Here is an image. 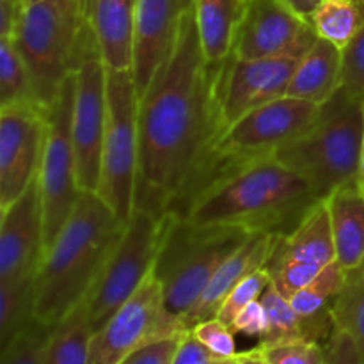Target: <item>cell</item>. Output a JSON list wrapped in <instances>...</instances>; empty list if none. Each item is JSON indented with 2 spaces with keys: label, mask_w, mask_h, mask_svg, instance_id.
<instances>
[{
  "label": "cell",
  "mask_w": 364,
  "mask_h": 364,
  "mask_svg": "<svg viewBox=\"0 0 364 364\" xmlns=\"http://www.w3.org/2000/svg\"><path fill=\"white\" fill-rule=\"evenodd\" d=\"M237 364H269V363L265 361V358H263V354L259 352V348L256 347L249 352H242L240 361Z\"/></svg>",
  "instance_id": "60d3db41"
},
{
  "label": "cell",
  "mask_w": 364,
  "mask_h": 364,
  "mask_svg": "<svg viewBox=\"0 0 364 364\" xmlns=\"http://www.w3.org/2000/svg\"><path fill=\"white\" fill-rule=\"evenodd\" d=\"M84 7L107 70H132L137 0H84Z\"/></svg>",
  "instance_id": "d6986e66"
},
{
  "label": "cell",
  "mask_w": 364,
  "mask_h": 364,
  "mask_svg": "<svg viewBox=\"0 0 364 364\" xmlns=\"http://www.w3.org/2000/svg\"><path fill=\"white\" fill-rule=\"evenodd\" d=\"M269 364H326V345L316 341L258 347Z\"/></svg>",
  "instance_id": "d6a6232c"
},
{
  "label": "cell",
  "mask_w": 364,
  "mask_h": 364,
  "mask_svg": "<svg viewBox=\"0 0 364 364\" xmlns=\"http://www.w3.org/2000/svg\"><path fill=\"white\" fill-rule=\"evenodd\" d=\"M91 336L92 329L84 299L52 329L46 364H89Z\"/></svg>",
  "instance_id": "cb8c5ba5"
},
{
  "label": "cell",
  "mask_w": 364,
  "mask_h": 364,
  "mask_svg": "<svg viewBox=\"0 0 364 364\" xmlns=\"http://www.w3.org/2000/svg\"><path fill=\"white\" fill-rule=\"evenodd\" d=\"M75 103V73L66 78L59 96L50 107L45 151L38 173L43 205L45 252L55 242L77 206L82 191L77 183L71 119Z\"/></svg>",
  "instance_id": "9c48e42d"
},
{
  "label": "cell",
  "mask_w": 364,
  "mask_h": 364,
  "mask_svg": "<svg viewBox=\"0 0 364 364\" xmlns=\"http://www.w3.org/2000/svg\"><path fill=\"white\" fill-rule=\"evenodd\" d=\"M220 355H215L212 350L205 347L194 334L188 331L180 341L173 364H217Z\"/></svg>",
  "instance_id": "8d00e7d4"
},
{
  "label": "cell",
  "mask_w": 364,
  "mask_h": 364,
  "mask_svg": "<svg viewBox=\"0 0 364 364\" xmlns=\"http://www.w3.org/2000/svg\"><path fill=\"white\" fill-rule=\"evenodd\" d=\"M164 217L135 208L85 295L89 323L98 331L151 274L162 238Z\"/></svg>",
  "instance_id": "ba28073f"
},
{
  "label": "cell",
  "mask_w": 364,
  "mask_h": 364,
  "mask_svg": "<svg viewBox=\"0 0 364 364\" xmlns=\"http://www.w3.org/2000/svg\"><path fill=\"white\" fill-rule=\"evenodd\" d=\"M107 117V66L100 52L75 70V103L71 119L77 183L82 192L98 191Z\"/></svg>",
  "instance_id": "4fadbf2b"
},
{
  "label": "cell",
  "mask_w": 364,
  "mask_h": 364,
  "mask_svg": "<svg viewBox=\"0 0 364 364\" xmlns=\"http://www.w3.org/2000/svg\"><path fill=\"white\" fill-rule=\"evenodd\" d=\"M187 333L153 341V343L132 352V354L128 355V358H124L119 364H173L174 355H176L178 347H180L181 338Z\"/></svg>",
  "instance_id": "e575fe53"
},
{
  "label": "cell",
  "mask_w": 364,
  "mask_h": 364,
  "mask_svg": "<svg viewBox=\"0 0 364 364\" xmlns=\"http://www.w3.org/2000/svg\"><path fill=\"white\" fill-rule=\"evenodd\" d=\"M283 2L287 4L288 7H291L295 13H299L301 16H304L306 20L311 21L313 13H315L316 7L320 6L322 0H283Z\"/></svg>",
  "instance_id": "ab89813d"
},
{
  "label": "cell",
  "mask_w": 364,
  "mask_h": 364,
  "mask_svg": "<svg viewBox=\"0 0 364 364\" xmlns=\"http://www.w3.org/2000/svg\"><path fill=\"white\" fill-rule=\"evenodd\" d=\"M245 0H194L196 25L208 63H220L233 52Z\"/></svg>",
  "instance_id": "603a6c76"
},
{
  "label": "cell",
  "mask_w": 364,
  "mask_h": 364,
  "mask_svg": "<svg viewBox=\"0 0 364 364\" xmlns=\"http://www.w3.org/2000/svg\"><path fill=\"white\" fill-rule=\"evenodd\" d=\"M191 333L215 355L233 358L238 354L237 345H235V333L219 318L205 320V322L198 323Z\"/></svg>",
  "instance_id": "836d02e7"
},
{
  "label": "cell",
  "mask_w": 364,
  "mask_h": 364,
  "mask_svg": "<svg viewBox=\"0 0 364 364\" xmlns=\"http://www.w3.org/2000/svg\"><path fill=\"white\" fill-rule=\"evenodd\" d=\"M340 87L341 50L318 38L295 66L287 96L322 105Z\"/></svg>",
  "instance_id": "ffe728a7"
},
{
  "label": "cell",
  "mask_w": 364,
  "mask_h": 364,
  "mask_svg": "<svg viewBox=\"0 0 364 364\" xmlns=\"http://www.w3.org/2000/svg\"><path fill=\"white\" fill-rule=\"evenodd\" d=\"M309 185L274 155L230 171L203 188L180 219L287 237L316 206Z\"/></svg>",
  "instance_id": "7a4b0ae2"
},
{
  "label": "cell",
  "mask_w": 364,
  "mask_h": 364,
  "mask_svg": "<svg viewBox=\"0 0 364 364\" xmlns=\"http://www.w3.org/2000/svg\"><path fill=\"white\" fill-rule=\"evenodd\" d=\"M192 0H137L134 34V75L139 100L169 57L181 18Z\"/></svg>",
  "instance_id": "e0dca14e"
},
{
  "label": "cell",
  "mask_w": 364,
  "mask_h": 364,
  "mask_svg": "<svg viewBox=\"0 0 364 364\" xmlns=\"http://www.w3.org/2000/svg\"><path fill=\"white\" fill-rule=\"evenodd\" d=\"M334 327L354 340L364 363V258L352 269L345 270V281L340 294L334 299Z\"/></svg>",
  "instance_id": "d4e9b609"
},
{
  "label": "cell",
  "mask_w": 364,
  "mask_h": 364,
  "mask_svg": "<svg viewBox=\"0 0 364 364\" xmlns=\"http://www.w3.org/2000/svg\"><path fill=\"white\" fill-rule=\"evenodd\" d=\"M34 284H0V348L34 320Z\"/></svg>",
  "instance_id": "f1b7e54d"
},
{
  "label": "cell",
  "mask_w": 364,
  "mask_h": 364,
  "mask_svg": "<svg viewBox=\"0 0 364 364\" xmlns=\"http://www.w3.org/2000/svg\"><path fill=\"white\" fill-rule=\"evenodd\" d=\"M358 2H361V4H364V0H358Z\"/></svg>",
  "instance_id": "f6af8a7d"
},
{
  "label": "cell",
  "mask_w": 364,
  "mask_h": 364,
  "mask_svg": "<svg viewBox=\"0 0 364 364\" xmlns=\"http://www.w3.org/2000/svg\"><path fill=\"white\" fill-rule=\"evenodd\" d=\"M25 6H32V4H39V2H45V0H23Z\"/></svg>",
  "instance_id": "ee69618b"
},
{
  "label": "cell",
  "mask_w": 364,
  "mask_h": 364,
  "mask_svg": "<svg viewBox=\"0 0 364 364\" xmlns=\"http://www.w3.org/2000/svg\"><path fill=\"white\" fill-rule=\"evenodd\" d=\"M48 112L28 103L0 107V212L20 199L38 178Z\"/></svg>",
  "instance_id": "5bb4252c"
},
{
  "label": "cell",
  "mask_w": 364,
  "mask_h": 364,
  "mask_svg": "<svg viewBox=\"0 0 364 364\" xmlns=\"http://www.w3.org/2000/svg\"><path fill=\"white\" fill-rule=\"evenodd\" d=\"M52 329L32 320L7 347L0 348V364H46Z\"/></svg>",
  "instance_id": "f546056e"
},
{
  "label": "cell",
  "mask_w": 364,
  "mask_h": 364,
  "mask_svg": "<svg viewBox=\"0 0 364 364\" xmlns=\"http://www.w3.org/2000/svg\"><path fill=\"white\" fill-rule=\"evenodd\" d=\"M23 9V0H0V38L13 39Z\"/></svg>",
  "instance_id": "f35d334b"
},
{
  "label": "cell",
  "mask_w": 364,
  "mask_h": 364,
  "mask_svg": "<svg viewBox=\"0 0 364 364\" xmlns=\"http://www.w3.org/2000/svg\"><path fill=\"white\" fill-rule=\"evenodd\" d=\"M259 301L267 313V327L259 338L258 347H274V345L297 343V341L327 343L333 334V318H304L295 311L290 301L272 287V283L267 287Z\"/></svg>",
  "instance_id": "44dd1931"
},
{
  "label": "cell",
  "mask_w": 364,
  "mask_h": 364,
  "mask_svg": "<svg viewBox=\"0 0 364 364\" xmlns=\"http://www.w3.org/2000/svg\"><path fill=\"white\" fill-rule=\"evenodd\" d=\"M123 230L124 223L98 194L82 192L36 274L34 318L39 323L55 327L84 301Z\"/></svg>",
  "instance_id": "3957f363"
},
{
  "label": "cell",
  "mask_w": 364,
  "mask_h": 364,
  "mask_svg": "<svg viewBox=\"0 0 364 364\" xmlns=\"http://www.w3.org/2000/svg\"><path fill=\"white\" fill-rule=\"evenodd\" d=\"M240 228L206 226L176 215H164V230L155 272L164 302L181 322L212 281L219 267L247 240Z\"/></svg>",
  "instance_id": "8992f818"
},
{
  "label": "cell",
  "mask_w": 364,
  "mask_h": 364,
  "mask_svg": "<svg viewBox=\"0 0 364 364\" xmlns=\"http://www.w3.org/2000/svg\"><path fill=\"white\" fill-rule=\"evenodd\" d=\"M277 238H279L277 235L270 233L249 235L247 240L213 274L212 281L205 288L201 297L196 301V304L181 318V326L187 331H192L198 323L215 318L220 306L226 301L228 295L233 291V288L238 283H242L245 277L251 276L252 272L267 265L277 244Z\"/></svg>",
  "instance_id": "ac0fdd59"
},
{
  "label": "cell",
  "mask_w": 364,
  "mask_h": 364,
  "mask_svg": "<svg viewBox=\"0 0 364 364\" xmlns=\"http://www.w3.org/2000/svg\"><path fill=\"white\" fill-rule=\"evenodd\" d=\"M316 39L311 21L283 0H245L231 53L238 59L288 57L301 60Z\"/></svg>",
  "instance_id": "7c38bea8"
},
{
  "label": "cell",
  "mask_w": 364,
  "mask_h": 364,
  "mask_svg": "<svg viewBox=\"0 0 364 364\" xmlns=\"http://www.w3.org/2000/svg\"><path fill=\"white\" fill-rule=\"evenodd\" d=\"M45 255L43 205L36 178L20 199L2 210L0 220V284L36 283Z\"/></svg>",
  "instance_id": "2e32d148"
},
{
  "label": "cell",
  "mask_w": 364,
  "mask_h": 364,
  "mask_svg": "<svg viewBox=\"0 0 364 364\" xmlns=\"http://www.w3.org/2000/svg\"><path fill=\"white\" fill-rule=\"evenodd\" d=\"M240 358H242V354L233 355V358H223L217 364H237L238 361H240Z\"/></svg>",
  "instance_id": "7bdbcfd3"
},
{
  "label": "cell",
  "mask_w": 364,
  "mask_h": 364,
  "mask_svg": "<svg viewBox=\"0 0 364 364\" xmlns=\"http://www.w3.org/2000/svg\"><path fill=\"white\" fill-rule=\"evenodd\" d=\"M187 333L164 302L162 284L151 270L139 290L91 336L89 364H119L153 341Z\"/></svg>",
  "instance_id": "30bf717a"
},
{
  "label": "cell",
  "mask_w": 364,
  "mask_h": 364,
  "mask_svg": "<svg viewBox=\"0 0 364 364\" xmlns=\"http://www.w3.org/2000/svg\"><path fill=\"white\" fill-rule=\"evenodd\" d=\"M16 103L39 105L23 57L13 39L0 38V107Z\"/></svg>",
  "instance_id": "83f0119b"
},
{
  "label": "cell",
  "mask_w": 364,
  "mask_h": 364,
  "mask_svg": "<svg viewBox=\"0 0 364 364\" xmlns=\"http://www.w3.org/2000/svg\"><path fill=\"white\" fill-rule=\"evenodd\" d=\"M213 141V64L203 53L192 0L169 57L139 100L135 208L166 215Z\"/></svg>",
  "instance_id": "6da1fadb"
},
{
  "label": "cell",
  "mask_w": 364,
  "mask_h": 364,
  "mask_svg": "<svg viewBox=\"0 0 364 364\" xmlns=\"http://www.w3.org/2000/svg\"><path fill=\"white\" fill-rule=\"evenodd\" d=\"M343 281L345 269L336 259L329 267H326L311 283L301 288L290 299V304L304 318H333L331 308H333L334 299L338 297L341 287H343Z\"/></svg>",
  "instance_id": "4316f807"
},
{
  "label": "cell",
  "mask_w": 364,
  "mask_h": 364,
  "mask_svg": "<svg viewBox=\"0 0 364 364\" xmlns=\"http://www.w3.org/2000/svg\"><path fill=\"white\" fill-rule=\"evenodd\" d=\"M333 226L336 259L345 270L364 258V196L358 183L343 185L326 199Z\"/></svg>",
  "instance_id": "7402d4cb"
},
{
  "label": "cell",
  "mask_w": 364,
  "mask_h": 364,
  "mask_svg": "<svg viewBox=\"0 0 364 364\" xmlns=\"http://www.w3.org/2000/svg\"><path fill=\"white\" fill-rule=\"evenodd\" d=\"M297 63L288 57L238 59L233 53L213 63L215 139L249 112L287 96Z\"/></svg>",
  "instance_id": "8fae6325"
},
{
  "label": "cell",
  "mask_w": 364,
  "mask_h": 364,
  "mask_svg": "<svg viewBox=\"0 0 364 364\" xmlns=\"http://www.w3.org/2000/svg\"><path fill=\"white\" fill-rule=\"evenodd\" d=\"M269 284H270V274L265 267L256 270V272H252L251 276L245 277L242 283H238L237 287L233 288V291L228 295V299L223 302V306H220L215 318H219L220 322L226 323V326L231 329V326H233L238 313H240L245 306L251 304V302L259 301L263 291L267 290Z\"/></svg>",
  "instance_id": "4dcf8cb0"
},
{
  "label": "cell",
  "mask_w": 364,
  "mask_h": 364,
  "mask_svg": "<svg viewBox=\"0 0 364 364\" xmlns=\"http://www.w3.org/2000/svg\"><path fill=\"white\" fill-rule=\"evenodd\" d=\"M334 262L336 245L329 210L326 201H318L294 233L277 238L265 269L272 287L290 301Z\"/></svg>",
  "instance_id": "9a60e30c"
},
{
  "label": "cell",
  "mask_w": 364,
  "mask_h": 364,
  "mask_svg": "<svg viewBox=\"0 0 364 364\" xmlns=\"http://www.w3.org/2000/svg\"><path fill=\"white\" fill-rule=\"evenodd\" d=\"M267 327V313L263 308L262 301H255L249 306H245L235 318L231 331L233 333L247 334L252 338H262Z\"/></svg>",
  "instance_id": "74e56055"
},
{
  "label": "cell",
  "mask_w": 364,
  "mask_h": 364,
  "mask_svg": "<svg viewBox=\"0 0 364 364\" xmlns=\"http://www.w3.org/2000/svg\"><path fill=\"white\" fill-rule=\"evenodd\" d=\"M341 87L348 95L364 100V23L341 50Z\"/></svg>",
  "instance_id": "1f68e13d"
},
{
  "label": "cell",
  "mask_w": 364,
  "mask_h": 364,
  "mask_svg": "<svg viewBox=\"0 0 364 364\" xmlns=\"http://www.w3.org/2000/svg\"><path fill=\"white\" fill-rule=\"evenodd\" d=\"M355 183H358L359 191H361L364 196V134H363L361 156H359V169H358V176H355Z\"/></svg>",
  "instance_id": "b9f144b4"
},
{
  "label": "cell",
  "mask_w": 364,
  "mask_h": 364,
  "mask_svg": "<svg viewBox=\"0 0 364 364\" xmlns=\"http://www.w3.org/2000/svg\"><path fill=\"white\" fill-rule=\"evenodd\" d=\"M363 134L364 100L340 87L320 105L315 124L274 156L299 174L318 201H326L336 188L355 181Z\"/></svg>",
  "instance_id": "5b68a950"
},
{
  "label": "cell",
  "mask_w": 364,
  "mask_h": 364,
  "mask_svg": "<svg viewBox=\"0 0 364 364\" xmlns=\"http://www.w3.org/2000/svg\"><path fill=\"white\" fill-rule=\"evenodd\" d=\"M316 36L343 50L364 23V4L358 0H322L311 16Z\"/></svg>",
  "instance_id": "484cf974"
},
{
  "label": "cell",
  "mask_w": 364,
  "mask_h": 364,
  "mask_svg": "<svg viewBox=\"0 0 364 364\" xmlns=\"http://www.w3.org/2000/svg\"><path fill=\"white\" fill-rule=\"evenodd\" d=\"M139 174V96L132 70H107V117L96 194L127 224Z\"/></svg>",
  "instance_id": "52a82bcc"
},
{
  "label": "cell",
  "mask_w": 364,
  "mask_h": 364,
  "mask_svg": "<svg viewBox=\"0 0 364 364\" xmlns=\"http://www.w3.org/2000/svg\"><path fill=\"white\" fill-rule=\"evenodd\" d=\"M13 43L27 64L39 105L50 110L82 60L100 52L84 0H45L25 6Z\"/></svg>",
  "instance_id": "277c9868"
},
{
  "label": "cell",
  "mask_w": 364,
  "mask_h": 364,
  "mask_svg": "<svg viewBox=\"0 0 364 364\" xmlns=\"http://www.w3.org/2000/svg\"><path fill=\"white\" fill-rule=\"evenodd\" d=\"M326 364H364L354 340L336 327L326 343Z\"/></svg>",
  "instance_id": "d590c367"
}]
</instances>
